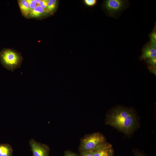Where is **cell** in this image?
<instances>
[{
    "label": "cell",
    "instance_id": "2",
    "mask_svg": "<svg viewBox=\"0 0 156 156\" xmlns=\"http://www.w3.org/2000/svg\"><path fill=\"white\" fill-rule=\"evenodd\" d=\"M23 58L21 54L16 50L9 48H3L0 52V61L1 64L9 70H14L20 67Z\"/></svg>",
    "mask_w": 156,
    "mask_h": 156
},
{
    "label": "cell",
    "instance_id": "18",
    "mask_svg": "<svg viewBox=\"0 0 156 156\" xmlns=\"http://www.w3.org/2000/svg\"><path fill=\"white\" fill-rule=\"evenodd\" d=\"M93 151H90L80 153L79 156H93Z\"/></svg>",
    "mask_w": 156,
    "mask_h": 156
},
{
    "label": "cell",
    "instance_id": "15",
    "mask_svg": "<svg viewBox=\"0 0 156 156\" xmlns=\"http://www.w3.org/2000/svg\"><path fill=\"white\" fill-rule=\"evenodd\" d=\"M150 42H156V31L155 30L152 31L149 35Z\"/></svg>",
    "mask_w": 156,
    "mask_h": 156
},
{
    "label": "cell",
    "instance_id": "16",
    "mask_svg": "<svg viewBox=\"0 0 156 156\" xmlns=\"http://www.w3.org/2000/svg\"><path fill=\"white\" fill-rule=\"evenodd\" d=\"M64 156H79L77 153L68 150L65 151Z\"/></svg>",
    "mask_w": 156,
    "mask_h": 156
},
{
    "label": "cell",
    "instance_id": "7",
    "mask_svg": "<svg viewBox=\"0 0 156 156\" xmlns=\"http://www.w3.org/2000/svg\"><path fill=\"white\" fill-rule=\"evenodd\" d=\"M49 14L39 5L30 12L27 18L39 19Z\"/></svg>",
    "mask_w": 156,
    "mask_h": 156
},
{
    "label": "cell",
    "instance_id": "21",
    "mask_svg": "<svg viewBox=\"0 0 156 156\" xmlns=\"http://www.w3.org/2000/svg\"><path fill=\"white\" fill-rule=\"evenodd\" d=\"M148 45L151 47L156 51V42H150Z\"/></svg>",
    "mask_w": 156,
    "mask_h": 156
},
{
    "label": "cell",
    "instance_id": "20",
    "mask_svg": "<svg viewBox=\"0 0 156 156\" xmlns=\"http://www.w3.org/2000/svg\"><path fill=\"white\" fill-rule=\"evenodd\" d=\"M135 156H146L143 153L137 150H134Z\"/></svg>",
    "mask_w": 156,
    "mask_h": 156
},
{
    "label": "cell",
    "instance_id": "22",
    "mask_svg": "<svg viewBox=\"0 0 156 156\" xmlns=\"http://www.w3.org/2000/svg\"><path fill=\"white\" fill-rule=\"evenodd\" d=\"M35 1H36V3L38 5L39 4L41 0H35Z\"/></svg>",
    "mask_w": 156,
    "mask_h": 156
},
{
    "label": "cell",
    "instance_id": "12",
    "mask_svg": "<svg viewBox=\"0 0 156 156\" xmlns=\"http://www.w3.org/2000/svg\"><path fill=\"white\" fill-rule=\"evenodd\" d=\"M146 61L150 66H156V56L150 59H146Z\"/></svg>",
    "mask_w": 156,
    "mask_h": 156
},
{
    "label": "cell",
    "instance_id": "19",
    "mask_svg": "<svg viewBox=\"0 0 156 156\" xmlns=\"http://www.w3.org/2000/svg\"><path fill=\"white\" fill-rule=\"evenodd\" d=\"M148 69L149 70L153 73L155 75H156V66H149Z\"/></svg>",
    "mask_w": 156,
    "mask_h": 156
},
{
    "label": "cell",
    "instance_id": "13",
    "mask_svg": "<svg viewBox=\"0 0 156 156\" xmlns=\"http://www.w3.org/2000/svg\"><path fill=\"white\" fill-rule=\"evenodd\" d=\"M27 1L29 4L30 12L38 5L35 0H27Z\"/></svg>",
    "mask_w": 156,
    "mask_h": 156
},
{
    "label": "cell",
    "instance_id": "6",
    "mask_svg": "<svg viewBox=\"0 0 156 156\" xmlns=\"http://www.w3.org/2000/svg\"><path fill=\"white\" fill-rule=\"evenodd\" d=\"M93 156H114V150L112 145L106 142L93 151Z\"/></svg>",
    "mask_w": 156,
    "mask_h": 156
},
{
    "label": "cell",
    "instance_id": "3",
    "mask_svg": "<svg viewBox=\"0 0 156 156\" xmlns=\"http://www.w3.org/2000/svg\"><path fill=\"white\" fill-rule=\"evenodd\" d=\"M106 142L105 137L100 133L96 132L86 134L80 140L79 151L80 153L93 151Z\"/></svg>",
    "mask_w": 156,
    "mask_h": 156
},
{
    "label": "cell",
    "instance_id": "17",
    "mask_svg": "<svg viewBox=\"0 0 156 156\" xmlns=\"http://www.w3.org/2000/svg\"><path fill=\"white\" fill-rule=\"evenodd\" d=\"M84 1L86 5L90 6L94 5L97 2L96 0H85Z\"/></svg>",
    "mask_w": 156,
    "mask_h": 156
},
{
    "label": "cell",
    "instance_id": "5",
    "mask_svg": "<svg viewBox=\"0 0 156 156\" xmlns=\"http://www.w3.org/2000/svg\"><path fill=\"white\" fill-rule=\"evenodd\" d=\"M29 143L33 156H49L50 149L48 145L38 142L33 139Z\"/></svg>",
    "mask_w": 156,
    "mask_h": 156
},
{
    "label": "cell",
    "instance_id": "10",
    "mask_svg": "<svg viewBox=\"0 0 156 156\" xmlns=\"http://www.w3.org/2000/svg\"><path fill=\"white\" fill-rule=\"evenodd\" d=\"M13 150L7 144H0V156H12Z\"/></svg>",
    "mask_w": 156,
    "mask_h": 156
},
{
    "label": "cell",
    "instance_id": "4",
    "mask_svg": "<svg viewBox=\"0 0 156 156\" xmlns=\"http://www.w3.org/2000/svg\"><path fill=\"white\" fill-rule=\"evenodd\" d=\"M127 3L125 0H107L104 1V6L109 15L115 17L116 14L126 7Z\"/></svg>",
    "mask_w": 156,
    "mask_h": 156
},
{
    "label": "cell",
    "instance_id": "9",
    "mask_svg": "<svg viewBox=\"0 0 156 156\" xmlns=\"http://www.w3.org/2000/svg\"><path fill=\"white\" fill-rule=\"evenodd\" d=\"M155 56H156V51L147 45L142 49V54L140 56V59H147Z\"/></svg>",
    "mask_w": 156,
    "mask_h": 156
},
{
    "label": "cell",
    "instance_id": "11",
    "mask_svg": "<svg viewBox=\"0 0 156 156\" xmlns=\"http://www.w3.org/2000/svg\"><path fill=\"white\" fill-rule=\"evenodd\" d=\"M57 1L56 0H47V10L50 14L53 13L56 9Z\"/></svg>",
    "mask_w": 156,
    "mask_h": 156
},
{
    "label": "cell",
    "instance_id": "8",
    "mask_svg": "<svg viewBox=\"0 0 156 156\" xmlns=\"http://www.w3.org/2000/svg\"><path fill=\"white\" fill-rule=\"evenodd\" d=\"M17 2L22 15L27 18L30 12L27 0H18Z\"/></svg>",
    "mask_w": 156,
    "mask_h": 156
},
{
    "label": "cell",
    "instance_id": "14",
    "mask_svg": "<svg viewBox=\"0 0 156 156\" xmlns=\"http://www.w3.org/2000/svg\"><path fill=\"white\" fill-rule=\"evenodd\" d=\"M47 0H41L40 2L38 5L49 14L47 10Z\"/></svg>",
    "mask_w": 156,
    "mask_h": 156
},
{
    "label": "cell",
    "instance_id": "1",
    "mask_svg": "<svg viewBox=\"0 0 156 156\" xmlns=\"http://www.w3.org/2000/svg\"><path fill=\"white\" fill-rule=\"evenodd\" d=\"M136 115L132 110L118 107L112 109L107 116L105 122L125 134L129 135L138 126Z\"/></svg>",
    "mask_w": 156,
    "mask_h": 156
}]
</instances>
